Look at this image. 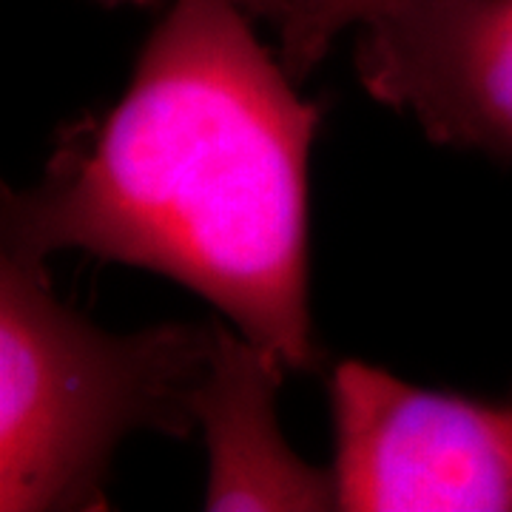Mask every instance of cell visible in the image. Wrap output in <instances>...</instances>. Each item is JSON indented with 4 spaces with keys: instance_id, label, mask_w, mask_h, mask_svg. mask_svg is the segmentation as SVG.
Segmentation results:
<instances>
[{
    "instance_id": "cell-1",
    "label": "cell",
    "mask_w": 512,
    "mask_h": 512,
    "mask_svg": "<svg viewBox=\"0 0 512 512\" xmlns=\"http://www.w3.org/2000/svg\"><path fill=\"white\" fill-rule=\"evenodd\" d=\"M251 18L242 0H171L120 100L63 131L35 185L3 188V251H83L174 279L311 370L322 111Z\"/></svg>"
},
{
    "instance_id": "cell-2",
    "label": "cell",
    "mask_w": 512,
    "mask_h": 512,
    "mask_svg": "<svg viewBox=\"0 0 512 512\" xmlns=\"http://www.w3.org/2000/svg\"><path fill=\"white\" fill-rule=\"evenodd\" d=\"M220 322L109 333L63 305L46 262L0 259V510H106L117 447L197 433Z\"/></svg>"
},
{
    "instance_id": "cell-3",
    "label": "cell",
    "mask_w": 512,
    "mask_h": 512,
    "mask_svg": "<svg viewBox=\"0 0 512 512\" xmlns=\"http://www.w3.org/2000/svg\"><path fill=\"white\" fill-rule=\"evenodd\" d=\"M336 510L512 512V404L348 359L328 382Z\"/></svg>"
},
{
    "instance_id": "cell-4",
    "label": "cell",
    "mask_w": 512,
    "mask_h": 512,
    "mask_svg": "<svg viewBox=\"0 0 512 512\" xmlns=\"http://www.w3.org/2000/svg\"><path fill=\"white\" fill-rule=\"evenodd\" d=\"M356 29L373 100L441 146L512 160V0H396Z\"/></svg>"
},
{
    "instance_id": "cell-5",
    "label": "cell",
    "mask_w": 512,
    "mask_h": 512,
    "mask_svg": "<svg viewBox=\"0 0 512 512\" xmlns=\"http://www.w3.org/2000/svg\"><path fill=\"white\" fill-rule=\"evenodd\" d=\"M288 367L271 348L217 325V345L197 393V433L208 450L205 510H336L333 473L293 450L276 416Z\"/></svg>"
},
{
    "instance_id": "cell-6",
    "label": "cell",
    "mask_w": 512,
    "mask_h": 512,
    "mask_svg": "<svg viewBox=\"0 0 512 512\" xmlns=\"http://www.w3.org/2000/svg\"><path fill=\"white\" fill-rule=\"evenodd\" d=\"M396 0H268L262 18L274 23L279 60L296 83L322 63L336 37Z\"/></svg>"
},
{
    "instance_id": "cell-7",
    "label": "cell",
    "mask_w": 512,
    "mask_h": 512,
    "mask_svg": "<svg viewBox=\"0 0 512 512\" xmlns=\"http://www.w3.org/2000/svg\"><path fill=\"white\" fill-rule=\"evenodd\" d=\"M103 3H111V6H120V3H126V6H148V3H154V0H103ZM265 3H268V0H242V6H245L254 18H262Z\"/></svg>"
}]
</instances>
